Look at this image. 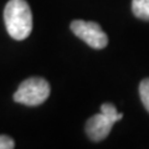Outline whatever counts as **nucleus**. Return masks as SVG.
Segmentation results:
<instances>
[{"instance_id": "39448f33", "label": "nucleus", "mask_w": 149, "mask_h": 149, "mask_svg": "<svg viewBox=\"0 0 149 149\" xmlns=\"http://www.w3.org/2000/svg\"><path fill=\"white\" fill-rule=\"evenodd\" d=\"M132 11L136 17L149 21V0H132Z\"/></svg>"}, {"instance_id": "20e7f679", "label": "nucleus", "mask_w": 149, "mask_h": 149, "mask_svg": "<svg viewBox=\"0 0 149 149\" xmlns=\"http://www.w3.org/2000/svg\"><path fill=\"white\" fill-rule=\"evenodd\" d=\"M117 117H113L108 113L101 112L87 120L86 123V133L93 142H100L108 136L112 127L116 122H118Z\"/></svg>"}, {"instance_id": "f03ea898", "label": "nucleus", "mask_w": 149, "mask_h": 149, "mask_svg": "<svg viewBox=\"0 0 149 149\" xmlns=\"http://www.w3.org/2000/svg\"><path fill=\"white\" fill-rule=\"evenodd\" d=\"M50 85L45 78L31 77L19 86L14 93V101L25 106H39L49 98Z\"/></svg>"}, {"instance_id": "0eeeda50", "label": "nucleus", "mask_w": 149, "mask_h": 149, "mask_svg": "<svg viewBox=\"0 0 149 149\" xmlns=\"http://www.w3.org/2000/svg\"><path fill=\"white\" fill-rule=\"evenodd\" d=\"M15 147L14 141L8 136H0V149H13Z\"/></svg>"}, {"instance_id": "7ed1b4c3", "label": "nucleus", "mask_w": 149, "mask_h": 149, "mask_svg": "<svg viewBox=\"0 0 149 149\" xmlns=\"http://www.w3.org/2000/svg\"><path fill=\"white\" fill-rule=\"evenodd\" d=\"M70 27L74 35L83 40L92 49L100 50L108 45V36L97 22L74 20L71 22Z\"/></svg>"}, {"instance_id": "f257e3e1", "label": "nucleus", "mask_w": 149, "mask_h": 149, "mask_svg": "<svg viewBox=\"0 0 149 149\" xmlns=\"http://www.w3.org/2000/svg\"><path fill=\"white\" fill-rule=\"evenodd\" d=\"M6 31L17 41L25 40L32 30L31 9L25 0H9L4 9Z\"/></svg>"}, {"instance_id": "423d86ee", "label": "nucleus", "mask_w": 149, "mask_h": 149, "mask_svg": "<svg viewBox=\"0 0 149 149\" xmlns=\"http://www.w3.org/2000/svg\"><path fill=\"white\" fill-rule=\"evenodd\" d=\"M139 96H141L142 103L149 112V78H144L139 85Z\"/></svg>"}]
</instances>
